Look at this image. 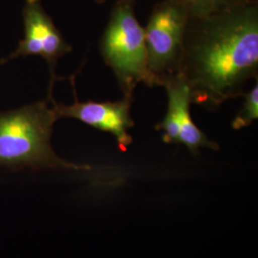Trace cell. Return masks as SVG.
Wrapping results in <instances>:
<instances>
[{
	"mask_svg": "<svg viewBox=\"0 0 258 258\" xmlns=\"http://www.w3.org/2000/svg\"><path fill=\"white\" fill-rule=\"evenodd\" d=\"M258 73V0L204 18H189L179 74L191 102L216 110L243 96Z\"/></svg>",
	"mask_w": 258,
	"mask_h": 258,
	"instance_id": "1",
	"label": "cell"
},
{
	"mask_svg": "<svg viewBox=\"0 0 258 258\" xmlns=\"http://www.w3.org/2000/svg\"><path fill=\"white\" fill-rule=\"evenodd\" d=\"M50 97L17 110L0 113V167L13 171L27 167L91 169L90 166L70 163L55 154L51 136L58 118L53 104L49 106Z\"/></svg>",
	"mask_w": 258,
	"mask_h": 258,
	"instance_id": "2",
	"label": "cell"
},
{
	"mask_svg": "<svg viewBox=\"0 0 258 258\" xmlns=\"http://www.w3.org/2000/svg\"><path fill=\"white\" fill-rule=\"evenodd\" d=\"M189 14V18H204L230 9L247 0H176Z\"/></svg>",
	"mask_w": 258,
	"mask_h": 258,
	"instance_id": "8",
	"label": "cell"
},
{
	"mask_svg": "<svg viewBox=\"0 0 258 258\" xmlns=\"http://www.w3.org/2000/svg\"><path fill=\"white\" fill-rule=\"evenodd\" d=\"M244 102L242 107L231 123V127L235 130L248 127L253 120L258 118V83L248 93L243 94Z\"/></svg>",
	"mask_w": 258,
	"mask_h": 258,
	"instance_id": "9",
	"label": "cell"
},
{
	"mask_svg": "<svg viewBox=\"0 0 258 258\" xmlns=\"http://www.w3.org/2000/svg\"><path fill=\"white\" fill-rule=\"evenodd\" d=\"M24 38L9 56L0 60L3 64L13 58L27 55H40L46 60L51 73L49 95L52 94L55 81V69L57 60L72 51L52 19L42 8L40 0H27L23 10Z\"/></svg>",
	"mask_w": 258,
	"mask_h": 258,
	"instance_id": "6",
	"label": "cell"
},
{
	"mask_svg": "<svg viewBox=\"0 0 258 258\" xmlns=\"http://www.w3.org/2000/svg\"><path fill=\"white\" fill-rule=\"evenodd\" d=\"M74 88L75 102L66 105L56 103L52 100V104L58 119L71 118L81 120L83 123L105 132H109L116 139L121 151L132 144L133 138L129 130L134 126L130 110L133 97H122L117 102H80Z\"/></svg>",
	"mask_w": 258,
	"mask_h": 258,
	"instance_id": "7",
	"label": "cell"
},
{
	"mask_svg": "<svg viewBox=\"0 0 258 258\" xmlns=\"http://www.w3.org/2000/svg\"><path fill=\"white\" fill-rule=\"evenodd\" d=\"M189 14L176 0L155 4L145 30L148 55L146 85L163 86L167 79L179 74L184 33Z\"/></svg>",
	"mask_w": 258,
	"mask_h": 258,
	"instance_id": "4",
	"label": "cell"
},
{
	"mask_svg": "<svg viewBox=\"0 0 258 258\" xmlns=\"http://www.w3.org/2000/svg\"><path fill=\"white\" fill-rule=\"evenodd\" d=\"M96 2H98V3H103L105 0H95Z\"/></svg>",
	"mask_w": 258,
	"mask_h": 258,
	"instance_id": "10",
	"label": "cell"
},
{
	"mask_svg": "<svg viewBox=\"0 0 258 258\" xmlns=\"http://www.w3.org/2000/svg\"><path fill=\"white\" fill-rule=\"evenodd\" d=\"M135 0H117L100 40L103 61L110 67L124 97H133L139 83L148 81L145 30L135 13Z\"/></svg>",
	"mask_w": 258,
	"mask_h": 258,
	"instance_id": "3",
	"label": "cell"
},
{
	"mask_svg": "<svg viewBox=\"0 0 258 258\" xmlns=\"http://www.w3.org/2000/svg\"><path fill=\"white\" fill-rule=\"evenodd\" d=\"M163 87L168 98L167 111L164 120L155 128L163 133L162 139L166 144H183L194 154L198 155L201 148L217 150L218 145L207 137L194 123L190 116V91L184 77L174 75L167 79Z\"/></svg>",
	"mask_w": 258,
	"mask_h": 258,
	"instance_id": "5",
	"label": "cell"
}]
</instances>
